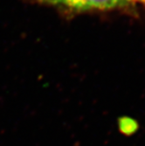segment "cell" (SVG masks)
I'll return each mask as SVG.
<instances>
[{"label": "cell", "instance_id": "7a4b0ae2", "mask_svg": "<svg viewBox=\"0 0 145 146\" xmlns=\"http://www.w3.org/2000/svg\"><path fill=\"white\" fill-rule=\"evenodd\" d=\"M137 1H139V2H141L142 4H145V0H137Z\"/></svg>", "mask_w": 145, "mask_h": 146}, {"label": "cell", "instance_id": "3957f363", "mask_svg": "<svg viewBox=\"0 0 145 146\" xmlns=\"http://www.w3.org/2000/svg\"><path fill=\"white\" fill-rule=\"evenodd\" d=\"M128 2H129V1H131V0H128Z\"/></svg>", "mask_w": 145, "mask_h": 146}, {"label": "cell", "instance_id": "6da1fadb", "mask_svg": "<svg viewBox=\"0 0 145 146\" xmlns=\"http://www.w3.org/2000/svg\"><path fill=\"white\" fill-rule=\"evenodd\" d=\"M38 4L64 8L74 11H105L121 7L128 3V0H34Z\"/></svg>", "mask_w": 145, "mask_h": 146}]
</instances>
